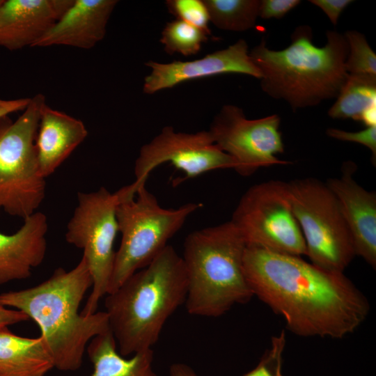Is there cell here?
<instances>
[{
  "label": "cell",
  "mask_w": 376,
  "mask_h": 376,
  "mask_svg": "<svg viewBox=\"0 0 376 376\" xmlns=\"http://www.w3.org/2000/svg\"><path fill=\"white\" fill-rule=\"evenodd\" d=\"M243 271L253 296L300 336L342 338L355 331L370 312L367 297L343 273L301 256L247 245Z\"/></svg>",
  "instance_id": "1"
},
{
  "label": "cell",
  "mask_w": 376,
  "mask_h": 376,
  "mask_svg": "<svg viewBox=\"0 0 376 376\" xmlns=\"http://www.w3.org/2000/svg\"><path fill=\"white\" fill-rule=\"evenodd\" d=\"M92 278L84 257L72 269L62 267L42 283L26 289L0 294V304L24 313L38 326L53 360L63 371L79 369L88 344L110 331L105 311L83 315L79 307Z\"/></svg>",
  "instance_id": "2"
},
{
  "label": "cell",
  "mask_w": 376,
  "mask_h": 376,
  "mask_svg": "<svg viewBox=\"0 0 376 376\" xmlns=\"http://www.w3.org/2000/svg\"><path fill=\"white\" fill-rule=\"evenodd\" d=\"M187 276L181 256L166 248L105 295L104 308L120 354L152 349L168 319L185 304Z\"/></svg>",
  "instance_id": "3"
},
{
  "label": "cell",
  "mask_w": 376,
  "mask_h": 376,
  "mask_svg": "<svg viewBox=\"0 0 376 376\" xmlns=\"http://www.w3.org/2000/svg\"><path fill=\"white\" fill-rule=\"evenodd\" d=\"M326 37L324 46H315L311 27L300 25L282 50L269 49L263 39L249 55L260 72L263 92L295 111L336 98L349 75L345 67L349 47L337 31H327Z\"/></svg>",
  "instance_id": "4"
},
{
  "label": "cell",
  "mask_w": 376,
  "mask_h": 376,
  "mask_svg": "<svg viewBox=\"0 0 376 376\" xmlns=\"http://www.w3.org/2000/svg\"><path fill=\"white\" fill-rule=\"evenodd\" d=\"M246 243L232 221L189 233L183 256L187 276V311L217 318L253 294L243 271Z\"/></svg>",
  "instance_id": "5"
},
{
  "label": "cell",
  "mask_w": 376,
  "mask_h": 376,
  "mask_svg": "<svg viewBox=\"0 0 376 376\" xmlns=\"http://www.w3.org/2000/svg\"><path fill=\"white\" fill-rule=\"evenodd\" d=\"M116 208L121 242L115 253L108 293L116 290L128 277L151 263L187 218L203 205L188 203L178 208H164L146 185L132 194L127 185L118 190Z\"/></svg>",
  "instance_id": "6"
},
{
  "label": "cell",
  "mask_w": 376,
  "mask_h": 376,
  "mask_svg": "<svg viewBox=\"0 0 376 376\" xmlns=\"http://www.w3.org/2000/svg\"><path fill=\"white\" fill-rule=\"evenodd\" d=\"M45 104L44 95L38 93L15 120L0 118V210L23 219L36 212L45 196L36 148Z\"/></svg>",
  "instance_id": "7"
},
{
  "label": "cell",
  "mask_w": 376,
  "mask_h": 376,
  "mask_svg": "<svg viewBox=\"0 0 376 376\" xmlns=\"http://www.w3.org/2000/svg\"><path fill=\"white\" fill-rule=\"evenodd\" d=\"M294 215L313 265L343 273L356 256L339 203L326 182L314 178L288 182Z\"/></svg>",
  "instance_id": "8"
},
{
  "label": "cell",
  "mask_w": 376,
  "mask_h": 376,
  "mask_svg": "<svg viewBox=\"0 0 376 376\" xmlns=\"http://www.w3.org/2000/svg\"><path fill=\"white\" fill-rule=\"evenodd\" d=\"M78 204L67 225L65 240L83 250L93 281L92 290L81 311L83 315L97 312L100 299L109 289L116 251L114 242L118 232L116 208L118 191L105 187L88 193L79 192Z\"/></svg>",
  "instance_id": "9"
},
{
  "label": "cell",
  "mask_w": 376,
  "mask_h": 376,
  "mask_svg": "<svg viewBox=\"0 0 376 376\" xmlns=\"http://www.w3.org/2000/svg\"><path fill=\"white\" fill-rule=\"evenodd\" d=\"M230 221L246 245L301 257L306 255L304 237L292 211L288 182L269 180L250 187Z\"/></svg>",
  "instance_id": "10"
},
{
  "label": "cell",
  "mask_w": 376,
  "mask_h": 376,
  "mask_svg": "<svg viewBox=\"0 0 376 376\" xmlns=\"http://www.w3.org/2000/svg\"><path fill=\"white\" fill-rule=\"evenodd\" d=\"M280 123L277 114L250 120L242 109L226 104L214 116L208 131L219 148L237 162L236 171L249 176L260 167L290 164L276 156L284 151Z\"/></svg>",
  "instance_id": "11"
},
{
  "label": "cell",
  "mask_w": 376,
  "mask_h": 376,
  "mask_svg": "<svg viewBox=\"0 0 376 376\" xmlns=\"http://www.w3.org/2000/svg\"><path fill=\"white\" fill-rule=\"evenodd\" d=\"M164 162L183 171L185 179L217 169H237L235 159L219 148L208 130L180 132L168 125L141 148L134 165L135 180L130 184L133 191L146 185L152 170Z\"/></svg>",
  "instance_id": "12"
},
{
  "label": "cell",
  "mask_w": 376,
  "mask_h": 376,
  "mask_svg": "<svg viewBox=\"0 0 376 376\" xmlns=\"http://www.w3.org/2000/svg\"><path fill=\"white\" fill-rule=\"evenodd\" d=\"M145 65L151 69L144 79L143 91L146 94H153L192 79L224 73L244 74L259 79L261 77L244 39L194 61L168 63L150 61Z\"/></svg>",
  "instance_id": "13"
},
{
  "label": "cell",
  "mask_w": 376,
  "mask_h": 376,
  "mask_svg": "<svg viewBox=\"0 0 376 376\" xmlns=\"http://www.w3.org/2000/svg\"><path fill=\"white\" fill-rule=\"evenodd\" d=\"M357 165L345 162L340 178L326 184L335 194L351 233L356 256L376 267V193L359 185L353 175Z\"/></svg>",
  "instance_id": "14"
},
{
  "label": "cell",
  "mask_w": 376,
  "mask_h": 376,
  "mask_svg": "<svg viewBox=\"0 0 376 376\" xmlns=\"http://www.w3.org/2000/svg\"><path fill=\"white\" fill-rule=\"evenodd\" d=\"M74 0H4L0 6V47L10 51L33 44Z\"/></svg>",
  "instance_id": "15"
},
{
  "label": "cell",
  "mask_w": 376,
  "mask_h": 376,
  "mask_svg": "<svg viewBox=\"0 0 376 376\" xmlns=\"http://www.w3.org/2000/svg\"><path fill=\"white\" fill-rule=\"evenodd\" d=\"M116 0H74L58 20L32 47L56 45L93 48L106 33Z\"/></svg>",
  "instance_id": "16"
},
{
  "label": "cell",
  "mask_w": 376,
  "mask_h": 376,
  "mask_svg": "<svg viewBox=\"0 0 376 376\" xmlns=\"http://www.w3.org/2000/svg\"><path fill=\"white\" fill-rule=\"evenodd\" d=\"M47 230V217L36 212L24 219L15 233L0 232V285L28 279L43 262Z\"/></svg>",
  "instance_id": "17"
},
{
  "label": "cell",
  "mask_w": 376,
  "mask_h": 376,
  "mask_svg": "<svg viewBox=\"0 0 376 376\" xmlns=\"http://www.w3.org/2000/svg\"><path fill=\"white\" fill-rule=\"evenodd\" d=\"M84 123L47 104L42 109L36 148L38 168L46 178L86 139Z\"/></svg>",
  "instance_id": "18"
},
{
  "label": "cell",
  "mask_w": 376,
  "mask_h": 376,
  "mask_svg": "<svg viewBox=\"0 0 376 376\" xmlns=\"http://www.w3.org/2000/svg\"><path fill=\"white\" fill-rule=\"evenodd\" d=\"M54 368L40 336L23 337L0 328V376H45Z\"/></svg>",
  "instance_id": "19"
},
{
  "label": "cell",
  "mask_w": 376,
  "mask_h": 376,
  "mask_svg": "<svg viewBox=\"0 0 376 376\" xmlns=\"http://www.w3.org/2000/svg\"><path fill=\"white\" fill-rule=\"evenodd\" d=\"M86 350L93 366L90 376H157L152 369V349L126 359L118 352L111 331L94 337Z\"/></svg>",
  "instance_id": "20"
},
{
  "label": "cell",
  "mask_w": 376,
  "mask_h": 376,
  "mask_svg": "<svg viewBox=\"0 0 376 376\" xmlns=\"http://www.w3.org/2000/svg\"><path fill=\"white\" fill-rule=\"evenodd\" d=\"M374 107H376V75L349 74L328 115L332 118H351L360 122L362 115Z\"/></svg>",
  "instance_id": "21"
},
{
  "label": "cell",
  "mask_w": 376,
  "mask_h": 376,
  "mask_svg": "<svg viewBox=\"0 0 376 376\" xmlns=\"http://www.w3.org/2000/svg\"><path fill=\"white\" fill-rule=\"evenodd\" d=\"M210 22L216 27L244 31L256 26L260 0H203Z\"/></svg>",
  "instance_id": "22"
},
{
  "label": "cell",
  "mask_w": 376,
  "mask_h": 376,
  "mask_svg": "<svg viewBox=\"0 0 376 376\" xmlns=\"http://www.w3.org/2000/svg\"><path fill=\"white\" fill-rule=\"evenodd\" d=\"M209 36L202 29L176 19L166 23L161 34L160 42L166 53L188 56L196 54Z\"/></svg>",
  "instance_id": "23"
},
{
  "label": "cell",
  "mask_w": 376,
  "mask_h": 376,
  "mask_svg": "<svg viewBox=\"0 0 376 376\" xmlns=\"http://www.w3.org/2000/svg\"><path fill=\"white\" fill-rule=\"evenodd\" d=\"M344 36L349 47L345 63L347 72L350 75H376V54L366 36L355 30L347 31Z\"/></svg>",
  "instance_id": "24"
},
{
  "label": "cell",
  "mask_w": 376,
  "mask_h": 376,
  "mask_svg": "<svg viewBox=\"0 0 376 376\" xmlns=\"http://www.w3.org/2000/svg\"><path fill=\"white\" fill-rule=\"evenodd\" d=\"M169 12L176 19L185 21L195 26L209 35L210 18L207 9L203 0H168L166 2Z\"/></svg>",
  "instance_id": "25"
},
{
  "label": "cell",
  "mask_w": 376,
  "mask_h": 376,
  "mask_svg": "<svg viewBox=\"0 0 376 376\" xmlns=\"http://www.w3.org/2000/svg\"><path fill=\"white\" fill-rule=\"evenodd\" d=\"M285 343V334L283 330L272 338L270 347L264 353L258 364L242 376H283L281 366Z\"/></svg>",
  "instance_id": "26"
},
{
  "label": "cell",
  "mask_w": 376,
  "mask_h": 376,
  "mask_svg": "<svg viewBox=\"0 0 376 376\" xmlns=\"http://www.w3.org/2000/svg\"><path fill=\"white\" fill-rule=\"evenodd\" d=\"M327 134L331 138L360 143L368 148L371 152L372 163L376 164V126L366 127L359 132H348L337 128H329Z\"/></svg>",
  "instance_id": "27"
},
{
  "label": "cell",
  "mask_w": 376,
  "mask_h": 376,
  "mask_svg": "<svg viewBox=\"0 0 376 376\" xmlns=\"http://www.w3.org/2000/svg\"><path fill=\"white\" fill-rule=\"evenodd\" d=\"M299 0H260L258 17L280 19L301 3Z\"/></svg>",
  "instance_id": "28"
},
{
  "label": "cell",
  "mask_w": 376,
  "mask_h": 376,
  "mask_svg": "<svg viewBox=\"0 0 376 376\" xmlns=\"http://www.w3.org/2000/svg\"><path fill=\"white\" fill-rule=\"evenodd\" d=\"M312 4L320 8L334 25H336L343 10L353 1L350 0H311Z\"/></svg>",
  "instance_id": "29"
},
{
  "label": "cell",
  "mask_w": 376,
  "mask_h": 376,
  "mask_svg": "<svg viewBox=\"0 0 376 376\" xmlns=\"http://www.w3.org/2000/svg\"><path fill=\"white\" fill-rule=\"evenodd\" d=\"M29 318L22 312L10 309L0 304V328L29 320Z\"/></svg>",
  "instance_id": "30"
},
{
  "label": "cell",
  "mask_w": 376,
  "mask_h": 376,
  "mask_svg": "<svg viewBox=\"0 0 376 376\" xmlns=\"http://www.w3.org/2000/svg\"><path fill=\"white\" fill-rule=\"evenodd\" d=\"M31 97L18 98L15 100H9L0 106V118L10 113L24 111L28 106Z\"/></svg>",
  "instance_id": "31"
},
{
  "label": "cell",
  "mask_w": 376,
  "mask_h": 376,
  "mask_svg": "<svg viewBox=\"0 0 376 376\" xmlns=\"http://www.w3.org/2000/svg\"><path fill=\"white\" fill-rule=\"evenodd\" d=\"M170 371L177 374L178 376H198L190 367L182 363L172 365Z\"/></svg>",
  "instance_id": "32"
},
{
  "label": "cell",
  "mask_w": 376,
  "mask_h": 376,
  "mask_svg": "<svg viewBox=\"0 0 376 376\" xmlns=\"http://www.w3.org/2000/svg\"><path fill=\"white\" fill-rule=\"evenodd\" d=\"M6 102L7 100L0 99V106L4 104Z\"/></svg>",
  "instance_id": "33"
},
{
  "label": "cell",
  "mask_w": 376,
  "mask_h": 376,
  "mask_svg": "<svg viewBox=\"0 0 376 376\" xmlns=\"http://www.w3.org/2000/svg\"><path fill=\"white\" fill-rule=\"evenodd\" d=\"M170 376H178L177 374L170 371Z\"/></svg>",
  "instance_id": "34"
},
{
  "label": "cell",
  "mask_w": 376,
  "mask_h": 376,
  "mask_svg": "<svg viewBox=\"0 0 376 376\" xmlns=\"http://www.w3.org/2000/svg\"><path fill=\"white\" fill-rule=\"evenodd\" d=\"M4 0H0V6L3 4Z\"/></svg>",
  "instance_id": "35"
}]
</instances>
